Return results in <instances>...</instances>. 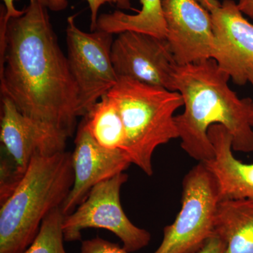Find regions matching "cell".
<instances>
[{"label": "cell", "mask_w": 253, "mask_h": 253, "mask_svg": "<svg viewBox=\"0 0 253 253\" xmlns=\"http://www.w3.org/2000/svg\"><path fill=\"white\" fill-rule=\"evenodd\" d=\"M47 9L30 0L0 36L1 94L26 117L68 138L79 117L78 89Z\"/></svg>", "instance_id": "1"}, {"label": "cell", "mask_w": 253, "mask_h": 253, "mask_svg": "<svg viewBox=\"0 0 253 253\" xmlns=\"http://www.w3.org/2000/svg\"><path fill=\"white\" fill-rule=\"evenodd\" d=\"M230 78L213 59L176 67L175 89L184 106V112L174 118L181 147L199 162L214 157L208 136L213 125H221L230 133L234 151L253 152L252 99H240L228 84Z\"/></svg>", "instance_id": "2"}, {"label": "cell", "mask_w": 253, "mask_h": 253, "mask_svg": "<svg viewBox=\"0 0 253 253\" xmlns=\"http://www.w3.org/2000/svg\"><path fill=\"white\" fill-rule=\"evenodd\" d=\"M74 181L72 155L36 154L14 192L0 208V253H23L42 222L61 207Z\"/></svg>", "instance_id": "3"}, {"label": "cell", "mask_w": 253, "mask_h": 253, "mask_svg": "<svg viewBox=\"0 0 253 253\" xmlns=\"http://www.w3.org/2000/svg\"><path fill=\"white\" fill-rule=\"evenodd\" d=\"M107 94L117 104L124 125L123 153L131 164L152 175L155 150L179 138L174 113L184 106L182 96L126 78H118Z\"/></svg>", "instance_id": "4"}, {"label": "cell", "mask_w": 253, "mask_h": 253, "mask_svg": "<svg viewBox=\"0 0 253 253\" xmlns=\"http://www.w3.org/2000/svg\"><path fill=\"white\" fill-rule=\"evenodd\" d=\"M219 202L217 184L204 163L191 168L182 181L181 208L175 220L166 226L154 253H195L214 235Z\"/></svg>", "instance_id": "5"}, {"label": "cell", "mask_w": 253, "mask_h": 253, "mask_svg": "<svg viewBox=\"0 0 253 253\" xmlns=\"http://www.w3.org/2000/svg\"><path fill=\"white\" fill-rule=\"evenodd\" d=\"M127 179V174L122 172L94 186L84 202L74 212L65 215L64 241H81L82 231L96 228L117 236L127 252H135L147 246L151 241V234L134 225L121 205V188Z\"/></svg>", "instance_id": "6"}, {"label": "cell", "mask_w": 253, "mask_h": 253, "mask_svg": "<svg viewBox=\"0 0 253 253\" xmlns=\"http://www.w3.org/2000/svg\"><path fill=\"white\" fill-rule=\"evenodd\" d=\"M69 16L66 28L70 71L78 89V116H84L103 96L117 84L111 60L113 34L98 31L86 33Z\"/></svg>", "instance_id": "7"}, {"label": "cell", "mask_w": 253, "mask_h": 253, "mask_svg": "<svg viewBox=\"0 0 253 253\" xmlns=\"http://www.w3.org/2000/svg\"><path fill=\"white\" fill-rule=\"evenodd\" d=\"M111 60L118 78L176 91L178 64L166 39L139 32H123L113 41Z\"/></svg>", "instance_id": "8"}, {"label": "cell", "mask_w": 253, "mask_h": 253, "mask_svg": "<svg viewBox=\"0 0 253 253\" xmlns=\"http://www.w3.org/2000/svg\"><path fill=\"white\" fill-rule=\"evenodd\" d=\"M166 40L178 65L212 59L211 12L196 0H162Z\"/></svg>", "instance_id": "9"}, {"label": "cell", "mask_w": 253, "mask_h": 253, "mask_svg": "<svg viewBox=\"0 0 253 253\" xmlns=\"http://www.w3.org/2000/svg\"><path fill=\"white\" fill-rule=\"evenodd\" d=\"M71 155L74 181L61 206L64 215L74 212L94 186L124 172L131 164L122 150L108 149L98 144L84 121L78 126Z\"/></svg>", "instance_id": "10"}, {"label": "cell", "mask_w": 253, "mask_h": 253, "mask_svg": "<svg viewBox=\"0 0 253 253\" xmlns=\"http://www.w3.org/2000/svg\"><path fill=\"white\" fill-rule=\"evenodd\" d=\"M211 14L214 38L212 59L235 84L244 85L253 66V24L233 0H224Z\"/></svg>", "instance_id": "11"}, {"label": "cell", "mask_w": 253, "mask_h": 253, "mask_svg": "<svg viewBox=\"0 0 253 253\" xmlns=\"http://www.w3.org/2000/svg\"><path fill=\"white\" fill-rule=\"evenodd\" d=\"M0 139L5 154L24 174L36 154L51 156L65 151L68 138L22 114L14 103L1 96Z\"/></svg>", "instance_id": "12"}, {"label": "cell", "mask_w": 253, "mask_h": 253, "mask_svg": "<svg viewBox=\"0 0 253 253\" xmlns=\"http://www.w3.org/2000/svg\"><path fill=\"white\" fill-rule=\"evenodd\" d=\"M214 147V157L205 162L217 184L219 201L253 200V163H245L233 154L232 137L221 125L208 129Z\"/></svg>", "instance_id": "13"}, {"label": "cell", "mask_w": 253, "mask_h": 253, "mask_svg": "<svg viewBox=\"0 0 253 253\" xmlns=\"http://www.w3.org/2000/svg\"><path fill=\"white\" fill-rule=\"evenodd\" d=\"M214 229L224 253H253V200L219 201Z\"/></svg>", "instance_id": "14"}, {"label": "cell", "mask_w": 253, "mask_h": 253, "mask_svg": "<svg viewBox=\"0 0 253 253\" xmlns=\"http://www.w3.org/2000/svg\"><path fill=\"white\" fill-rule=\"evenodd\" d=\"M141 9L137 14L129 15L121 11L100 15L98 31L111 34L135 31L166 39V26L163 16L162 0H140Z\"/></svg>", "instance_id": "15"}, {"label": "cell", "mask_w": 253, "mask_h": 253, "mask_svg": "<svg viewBox=\"0 0 253 253\" xmlns=\"http://www.w3.org/2000/svg\"><path fill=\"white\" fill-rule=\"evenodd\" d=\"M83 120L95 141L108 149L122 150L126 131L121 113L112 98L105 94Z\"/></svg>", "instance_id": "16"}, {"label": "cell", "mask_w": 253, "mask_h": 253, "mask_svg": "<svg viewBox=\"0 0 253 253\" xmlns=\"http://www.w3.org/2000/svg\"><path fill=\"white\" fill-rule=\"evenodd\" d=\"M64 217L61 207L53 210L44 218L39 232L23 253H66L63 246Z\"/></svg>", "instance_id": "17"}, {"label": "cell", "mask_w": 253, "mask_h": 253, "mask_svg": "<svg viewBox=\"0 0 253 253\" xmlns=\"http://www.w3.org/2000/svg\"><path fill=\"white\" fill-rule=\"evenodd\" d=\"M1 158L0 163V203L2 204L17 187L23 174L9 156Z\"/></svg>", "instance_id": "18"}, {"label": "cell", "mask_w": 253, "mask_h": 253, "mask_svg": "<svg viewBox=\"0 0 253 253\" xmlns=\"http://www.w3.org/2000/svg\"><path fill=\"white\" fill-rule=\"evenodd\" d=\"M89 4V9L91 11V24L90 30L91 32L97 30L98 13L102 5L110 3L116 4L118 8L121 9H131L130 0H86ZM68 2L67 0H48L47 8L52 11H61L67 8Z\"/></svg>", "instance_id": "19"}, {"label": "cell", "mask_w": 253, "mask_h": 253, "mask_svg": "<svg viewBox=\"0 0 253 253\" xmlns=\"http://www.w3.org/2000/svg\"><path fill=\"white\" fill-rule=\"evenodd\" d=\"M81 253H129L118 244L97 237L83 241Z\"/></svg>", "instance_id": "20"}, {"label": "cell", "mask_w": 253, "mask_h": 253, "mask_svg": "<svg viewBox=\"0 0 253 253\" xmlns=\"http://www.w3.org/2000/svg\"><path fill=\"white\" fill-rule=\"evenodd\" d=\"M4 6H1V16H0V25L6 27L8 22L11 18L18 17L24 14V9L19 11L15 8V0H2ZM42 4L47 7L48 0H36Z\"/></svg>", "instance_id": "21"}, {"label": "cell", "mask_w": 253, "mask_h": 253, "mask_svg": "<svg viewBox=\"0 0 253 253\" xmlns=\"http://www.w3.org/2000/svg\"><path fill=\"white\" fill-rule=\"evenodd\" d=\"M225 246L220 238L217 235H213L208 239L202 249L195 253H224Z\"/></svg>", "instance_id": "22"}, {"label": "cell", "mask_w": 253, "mask_h": 253, "mask_svg": "<svg viewBox=\"0 0 253 253\" xmlns=\"http://www.w3.org/2000/svg\"><path fill=\"white\" fill-rule=\"evenodd\" d=\"M237 4L243 14L253 19V0H239Z\"/></svg>", "instance_id": "23"}, {"label": "cell", "mask_w": 253, "mask_h": 253, "mask_svg": "<svg viewBox=\"0 0 253 253\" xmlns=\"http://www.w3.org/2000/svg\"><path fill=\"white\" fill-rule=\"evenodd\" d=\"M201 6L211 12L212 10L215 9L221 4L218 0H196Z\"/></svg>", "instance_id": "24"}, {"label": "cell", "mask_w": 253, "mask_h": 253, "mask_svg": "<svg viewBox=\"0 0 253 253\" xmlns=\"http://www.w3.org/2000/svg\"><path fill=\"white\" fill-rule=\"evenodd\" d=\"M248 78H249V83H251L253 86V66H251L248 71ZM251 126L253 127V99H252V104H251Z\"/></svg>", "instance_id": "25"}]
</instances>
